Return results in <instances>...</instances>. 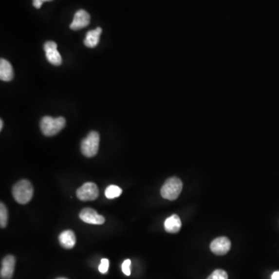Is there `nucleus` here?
Listing matches in <instances>:
<instances>
[{
	"label": "nucleus",
	"mask_w": 279,
	"mask_h": 279,
	"mask_svg": "<svg viewBox=\"0 0 279 279\" xmlns=\"http://www.w3.org/2000/svg\"><path fill=\"white\" fill-rule=\"evenodd\" d=\"M231 247V242L226 237H221L213 240L210 244V250L217 255H224L227 254Z\"/></svg>",
	"instance_id": "nucleus-7"
},
{
	"label": "nucleus",
	"mask_w": 279,
	"mask_h": 279,
	"mask_svg": "<svg viewBox=\"0 0 279 279\" xmlns=\"http://www.w3.org/2000/svg\"><path fill=\"white\" fill-rule=\"evenodd\" d=\"M207 279H228V275L224 270H215Z\"/></svg>",
	"instance_id": "nucleus-17"
},
{
	"label": "nucleus",
	"mask_w": 279,
	"mask_h": 279,
	"mask_svg": "<svg viewBox=\"0 0 279 279\" xmlns=\"http://www.w3.org/2000/svg\"><path fill=\"white\" fill-rule=\"evenodd\" d=\"M59 243L64 248L72 249L76 243V238L74 232L72 230H65L59 235Z\"/></svg>",
	"instance_id": "nucleus-12"
},
{
	"label": "nucleus",
	"mask_w": 279,
	"mask_h": 279,
	"mask_svg": "<svg viewBox=\"0 0 279 279\" xmlns=\"http://www.w3.org/2000/svg\"><path fill=\"white\" fill-rule=\"evenodd\" d=\"M16 259L13 255L5 257L2 261L0 276L2 279H11L15 269Z\"/></svg>",
	"instance_id": "nucleus-10"
},
{
	"label": "nucleus",
	"mask_w": 279,
	"mask_h": 279,
	"mask_svg": "<svg viewBox=\"0 0 279 279\" xmlns=\"http://www.w3.org/2000/svg\"><path fill=\"white\" fill-rule=\"evenodd\" d=\"M8 222V210L6 205L2 203L0 204V226L1 227H6Z\"/></svg>",
	"instance_id": "nucleus-16"
},
{
	"label": "nucleus",
	"mask_w": 279,
	"mask_h": 279,
	"mask_svg": "<svg viewBox=\"0 0 279 279\" xmlns=\"http://www.w3.org/2000/svg\"><path fill=\"white\" fill-rule=\"evenodd\" d=\"M65 124L66 120L62 116L57 118L44 116L40 120V127L43 134L47 137H52L65 128Z\"/></svg>",
	"instance_id": "nucleus-2"
},
{
	"label": "nucleus",
	"mask_w": 279,
	"mask_h": 279,
	"mask_svg": "<svg viewBox=\"0 0 279 279\" xmlns=\"http://www.w3.org/2000/svg\"><path fill=\"white\" fill-rule=\"evenodd\" d=\"M100 137L96 131H91L87 137L84 139L81 145L82 154L87 158H93L96 155L99 150Z\"/></svg>",
	"instance_id": "nucleus-4"
},
{
	"label": "nucleus",
	"mask_w": 279,
	"mask_h": 279,
	"mask_svg": "<svg viewBox=\"0 0 279 279\" xmlns=\"http://www.w3.org/2000/svg\"><path fill=\"white\" fill-rule=\"evenodd\" d=\"M121 194V188L119 186H114V185L108 186L106 191H105V196L107 199H111V200L119 197Z\"/></svg>",
	"instance_id": "nucleus-15"
},
{
	"label": "nucleus",
	"mask_w": 279,
	"mask_h": 279,
	"mask_svg": "<svg viewBox=\"0 0 279 279\" xmlns=\"http://www.w3.org/2000/svg\"><path fill=\"white\" fill-rule=\"evenodd\" d=\"M109 266H110V260L107 259H102L99 266V272L102 274L107 273L108 272Z\"/></svg>",
	"instance_id": "nucleus-18"
},
{
	"label": "nucleus",
	"mask_w": 279,
	"mask_h": 279,
	"mask_svg": "<svg viewBox=\"0 0 279 279\" xmlns=\"http://www.w3.org/2000/svg\"><path fill=\"white\" fill-rule=\"evenodd\" d=\"M2 128H3V121H2V119L0 120V130H2Z\"/></svg>",
	"instance_id": "nucleus-22"
},
{
	"label": "nucleus",
	"mask_w": 279,
	"mask_h": 279,
	"mask_svg": "<svg viewBox=\"0 0 279 279\" xmlns=\"http://www.w3.org/2000/svg\"><path fill=\"white\" fill-rule=\"evenodd\" d=\"M44 52L46 53V58L48 59L52 65L59 66L62 64V58L57 51V45L56 42H46L44 46Z\"/></svg>",
	"instance_id": "nucleus-6"
},
{
	"label": "nucleus",
	"mask_w": 279,
	"mask_h": 279,
	"mask_svg": "<svg viewBox=\"0 0 279 279\" xmlns=\"http://www.w3.org/2000/svg\"><path fill=\"white\" fill-rule=\"evenodd\" d=\"M90 23V15L86 10H80L74 14L73 23H71L70 28L73 31H78L87 27Z\"/></svg>",
	"instance_id": "nucleus-9"
},
{
	"label": "nucleus",
	"mask_w": 279,
	"mask_h": 279,
	"mask_svg": "<svg viewBox=\"0 0 279 279\" xmlns=\"http://www.w3.org/2000/svg\"><path fill=\"white\" fill-rule=\"evenodd\" d=\"M14 69L11 64L6 59L0 60V78L4 82H10L14 78Z\"/></svg>",
	"instance_id": "nucleus-11"
},
{
	"label": "nucleus",
	"mask_w": 279,
	"mask_h": 279,
	"mask_svg": "<svg viewBox=\"0 0 279 279\" xmlns=\"http://www.w3.org/2000/svg\"><path fill=\"white\" fill-rule=\"evenodd\" d=\"M130 264L131 261L129 259L124 260V263L122 264V271L126 276H130Z\"/></svg>",
	"instance_id": "nucleus-19"
},
{
	"label": "nucleus",
	"mask_w": 279,
	"mask_h": 279,
	"mask_svg": "<svg viewBox=\"0 0 279 279\" xmlns=\"http://www.w3.org/2000/svg\"><path fill=\"white\" fill-rule=\"evenodd\" d=\"M164 226L167 233L175 234L180 230L182 227V221L178 215H172L166 219Z\"/></svg>",
	"instance_id": "nucleus-13"
},
{
	"label": "nucleus",
	"mask_w": 279,
	"mask_h": 279,
	"mask_svg": "<svg viewBox=\"0 0 279 279\" xmlns=\"http://www.w3.org/2000/svg\"><path fill=\"white\" fill-rule=\"evenodd\" d=\"M79 217L83 222L86 223L101 225L105 223V218L101 216L96 211L92 208H86L82 209L79 214Z\"/></svg>",
	"instance_id": "nucleus-8"
},
{
	"label": "nucleus",
	"mask_w": 279,
	"mask_h": 279,
	"mask_svg": "<svg viewBox=\"0 0 279 279\" xmlns=\"http://www.w3.org/2000/svg\"><path fill=\"white\" fill-rule=\"evenodd\" d=\"M183 187V182L176 177H172L164 183L161 189V195L164 199L173 201L178 199L182 192Z\"/></svg>",
	"instance_id": "nucleus-3"
},
{
	"label": "nucleus",
	"mask_w": 279,
	"mask_h": 279,
	"mask_svg": "<svg viewBox=\"0 0 279 279\" xmlns=\"http://www.w3.org/2000/svg\"><path fill=\"white\" fill-rule=\"evenodd\" d=\"M53 0H33V5L37 9H40L44 2H51Z\"/></svg>",
	"instance_id": "nucleus-20"
},
{
	"label": "nucleus",
	"mask_w": 279,
	"mask_h": 279,
	"mask_svg": "<svg viewBox=\"0 0 279 279\" xmlns=\"http://www.w3.org/2000/svg\"><path fill=\"white\" fill-rule=\"evenodd\" d=\"M64 279V278H60V279Z\"/></svg>",
	"instance_id": "nucleus-23"
},
{
	"label": "nucleus",
	"mask_w": 279,
	"mask_h": 279,
	"mask_svg": "<svg viewBox=\"0 0 279 279\" xmlns=\"http://www.w3.org/2000/svg\"><path fill=\"white\" fill-rule=\"evenodd\" d=\"M12 192L14 200L18 202V204L22 205L28 204L34 196V188L32 184L28 180L25 179L16 183Z\"/></svg>",
	"instance_id": "nucleus-1"
},
{
	"label": "nucleus",
	"mask_w": 279,
	"mask_h": 279,
	"mask_svg": "<svg viewBox=\"0 0 279 279\" xmlns=\"http://www.w3.org/2000/svg\"><path fill=\"white\" fill-rule=\"evenodd\" d=\"M272 279H279V272H275L272 274Z\"/></svg>",
	"instance_id": "nucleus-21"
},
{
	"label": "nucleus",
	"mask_w": 279,
	"mask_h": 279,
	"mask_svg": "<svg viewBox=\"0 0 279 279\" xmlns=\"http://www.w3.org/2000/svg\"><path fill=\"white\" fill-rule=\"evenodd\" d=\"M76 195L82 201H93L99 196V189L95 183H86L78 188Z\"/></svg>",
	"instance_id": "nucleus-5"
},
{
	"label": "nucleus",
	"mask_w": 279,
	"mask_h": 279,
	"mask_svg": "<svg viewBox=\"0 0 279 279\" xmlns=\"http://www.w3.org/2000/svg\"><path fill=\"white\" fill-rule=\"evenodd\" d=\"M101 34H102V28L101 27H97L95 30L89 31L86 34V39L84 40V44L87 48H95L99 44Z\"/></svg>",
	"instance_id": "nucleus-14"
}]
</instances>
